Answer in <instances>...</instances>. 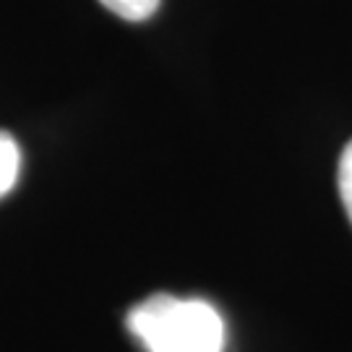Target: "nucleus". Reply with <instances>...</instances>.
Segmentation results:
<instances>
[{
  "label": "nucleus",
  "instance_id": "1",
  "mask_svg": "<svg viewBox=\"0 0 352 352\" xmlns=\"http://www.w3.org/2000/svg\"><path fill=\"white\" fill-rule=\"evenodd\" d=\"M128 329L149 352L225 350V321L204 300L151 295L128 314Z\"/></svg>",
  "mask_w": 352,
  "mask_h": 352
},
{
  "label": "nucleus",
  "instance_id": "2",
  "mask_svg": "<svg viewBox=\"0 0 352 352\" xmlns=\"http://www.w3.org/2000/svg\"><path fill=\"white\" fill-rule=\"evenodd\" d=\"M21 170V149L13 136L0 133V199L16 186Z\"/></svg>",
  "mask_w": 352,
  "mask_h": 352
},
{
  "label": "nucleus",
  "instance_id": "3",
  "mask_svg": "<svg viewBox=\"0 0 352 352\" xmlns=\"http://www.w3.org/2000/svg\"><path fill=\"white\" fill-rule=\"evenodd\" d=\"M100 3L126 21H146L157 13L162 0H100Z\"/></svg>",
  "mask_w": 352,
  "mask_h": 352
},
{
  "label": "nucleus",
  "instance_id": "4",
  "mask_svg": "<svg viewBox=\"0 0 352 352\" xmlns=\"http://www.w3.org/2000/svg\"><path fill=\"white\" fill-rule=\"evenodd\" d=\"M340 199L344 204V212L352 222V141L344 146L340 157Z\"/></svg>",
  "mask_w": 352,
  "mask_h": 352
}]
</instances>
